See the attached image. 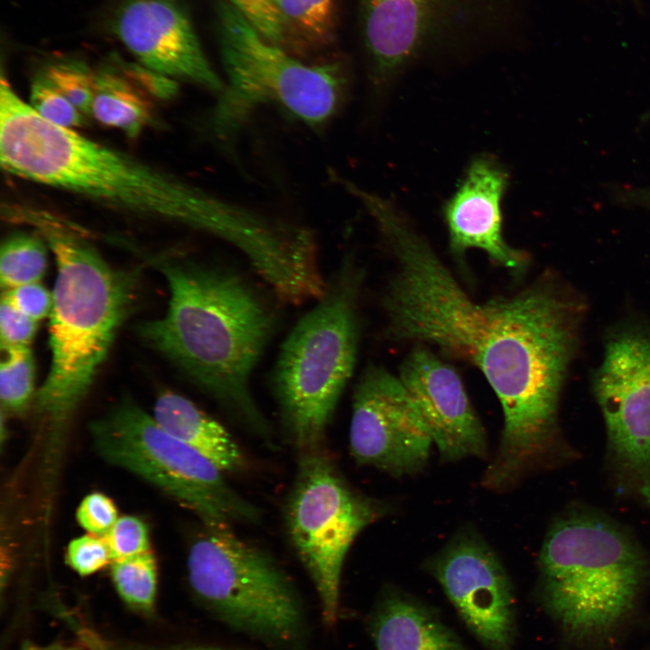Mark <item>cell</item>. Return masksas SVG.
Wrapping results in <instances>:
<instances>
[{
    "instance_id": "obj_1",
    "label": "cell",
    "mask_w": 650,
    "mask_h": 650,
    "mask_svg": "<svg viewBox=\"0 0 650 650\" xmlns=\"http://www.w3.org/2000/svg\"><path fill=\"white\" fill-rule=\"evenodd\" d=\"M380 234L397 262L383 299L390 334L439 347L482 372L504 413L486 475L497 486H515L556 446L580 302L551 277L515 295L475 302L405 214L388 216Z\"/></svg>"
},
{
    "instance_id": "obj_7",
    "label": "cell",
    "mask_w": 650,
    "mask_h": 650,
    "mask_svg": "<svg viewBox=\"0 0 650 650\" xmlns=\"http://www.w3.org/2000/svg\"><path fill=\"white\" fill-rule=\"evenodd\" d=\"M218 33L227 80L213 114L228 139L257 107L274 105L311 127L328 122L345 94L338 64H308L262 37L227 1L218 6Z\"/></svg>"
},
{
    "instance_id": "obj_30",
    "label": "cell",
    "mask_w": 650,
    "mask_h": 650,
    "mask_svg": "<svg viewBox=\"0 0 650 650\" xmlns=\"http://www.w3.org/2000/svg\"><path fill=\"white\" fill-rule=\"evenodd\" d=\"M76 517L88 534L104 535L117 520V508L113 500L103 493L86 496L79 505Z\"/></svg>"
},
{
    "instance_id": "obj_18",
    "label": "cell",
    "mask_w": 650,
    "mask_h": 650,
    "mask_svg": "<svg viewBox=\"0 0 650 650\" xmlns=\"http://www.w3.org/2000/svg\"><path fill=\"white\" fill-rule=\"evenodd\" d=\"M368 628L376 650H469L430 607L404 592L383 596Z\"/></svg>"
},
{
    "instance_id": "obj_14",
    "label": "cell",
    "mask_w": 650,
    "mask_h": 650,
    "mask_svg": "<svg viewBox=\"0 0 650 650\" xmlns=\"http://www.w3.org/2000/svg\"><path fill=\"white\" fill-rule=\"evenodd\" d=\"M108 30L141 65L213 92L224 89L178 0H115Z\"/></svg>"
},
{
    "instance_id": "obj_22",
    "label": "cell",
    "mask_w": 650,
    "mask_h": 650,
    "mask_svg": "<svg viewBox=\"0 0 650 650\" xmlns=\"http://www.w3.org/2000/svg\"><path fill=\"white\" fill-rule=\"evenodd\" d=\"M40 237L17 233L7 237L0 251V283L4 291L40 282L47 266V243Z\"/></svg>"
},
{
    "instance_id": "obj_20",
    "label": "cell",
    "mask_w": 650,
    "mask_h": 650,
    "mask_svg": "<svg viewBox=\"0 0 650 650\" xmlns=\"http://www.w3.org/2000/svg\"><path fill=\"white\" fill-rule=\"evenodd\" d=\"M90 115L130 137L139 135L153 116L150 103L116 59L114 64L95 70Z\"/></svg>"
},
{
    "instance_id": "obj_33",
    "label": "cell",
    "mask_w": 650,
    "mask_h": 650,
    "mask_svg": "<svg viewBox=\"0 0 650 650\" xmlns=\"http://www.w3.org/2000/svg\"><path fill=\"white\" fill-rule=\"evenodd\" d=\"M120 65L127 77L145 93L158 98H171L178 91L175 79L153 71L140 63L132 64L120 60Z\"/></svg>"
},
{
    "instance_id": "obj_10",
    "label": "cell",
    "mask_w": 650,
    "mask_h": 650,
    "mask_svg": "<svg viewBox=\"0 0 650 650\" xmlns=\"http://www.w3.org/2000/svg\"><path fill=\"white\" fill-rule=\"evenodd\" d=\"M301 453L284 506L285 529L315 587L323 621L332 626L338 620L348 552L385 510L383 503L357 491L321 448Z\"/></svg>"
},
{
    "instance_id": "obj_35",
    "label": "cell",
    "mask_w": 650,
    "mask_h": 650,
    "mask_svg": "<svg viewBox=\"0 0 650 650\" xmlns=\"http://www.w3.org/2000/svg\"><path fill=\"white\" fill-rule=\"evenodd\" d=\"M16 650H80L78 646L65 643L38 645L30 641L23 642Z\"/></svg>"
},
{
    "instance_id": "obj_34",
    "label": "cell",
    "mask_w": 650,
    "mask_h": 650,
    "mask_svg": "<svg viewBox=\"0 0 650 650\" xmlns=\"http://www.w3.org/2000/svg\"><path fill=\"white\" fill-rule=\"evenodd\" d=\"M100 650H233L212 645H172L166 646H156L133 643H121L106 639Z\"/></svg>"
},
{
    "instance_id": "obj_17",
    "label": "cell",
    "mask_w": 650,
    "mask_h": 650,
    "mask_svg": "<svg viewBox=\"0 0 650 650\" xmlns=\"http://www.w3.org/2000/svg\"><path fill=\"white\" fill-rule=\"evenodd\" d=\"M508 183V172L496 158L478 155L470 162L442 213L450 248L456 256L461 258L468 249L478 248L497 265L520 274L527 266V255L510 246L503 237L501 204Z\"/></svg>"
},
{
    "instance_id": "obj_4",
    "label": "cell",
    "mask_w": 650,
    "mask_h": 650,
    "mask_svg": "<svg viewBox=\"0 0 650 650\" xmlns=\"http://www.w3.org/2000/svg\"><path fill=\"white\" fill-rule=\"evenodd\" d=\"M38 224L57 275L50 314L51 366L36 404L48 426L51 451L57 452L129 313L139 270L114 268L80 237L48 221Z\"/></svg>"
},
{
    "instance_id": "obj_13",
    "label": "cell",
    "mask_w": 650,
    "mask_h": 650,
    "mask_svg": "<svg viewBox=\"0 0 650 650\" xmlns=\"http://www.w3.org/2000/svg\"><path fill=\"white\" fill-rule=\"evenodd\" d=\"M428 565L462 622L486 650H514L516 618L512 582L479 534L462 530Z\"/></svg>"
},
{
    "instance_id": "obj_15",
    "label": "cell",
    "mask_w": 650,
    "mask_h": 650,
    "mask_svg": "<svg viewBox=\"0 0 650 650\" xmlns=\"http://www.w3.org/2000/svg\"><path fill=\"white\" fill-rule=\"evenodd\" d=\"M476 0H361L363 40L379 91L398 77ZM478 1V0H477Z\"/></svg>"
},
{
    "instance_id": "obj_16",
    "label": "cell",
    "mask_w": 650,
    "mask_h": 650,
    "mask_svg": "<svg viewBox=\"0 0 650 650\" xmlns=\"http://www.w3.org/2000/svg\"><path fill=\"white\" fill-rule=\"evenodd\" d=\"M400 381L416 404L443 460L486 458L484 427L456 370L423 344L404 358Z\"/></svg>"
},
{
    "instance_id": "obj_31",
    "label": "cell",
    "mask_w": 650,
    "mask_h": 650,
    "mask_svg": "<svg viewBox=\"0 0 650 650\" xmlns=\"http://www.w3.org/2000/svg\"><path fill=\"white\" fill-rule=\"evenodd\" d=\"M37 321L14 307L3 294L0 304V339L3 347H29Z\"/></svg>"
},
{
    "instance_id": "obj_27",
    "label": "cell",
    "mask_w": 650,
    "mask_h": 650,
    "mask_svg": "<svg viewBox=\"0 0 650 650\" xmlns=\"http://www.w3.org/2000/svg\"><path fill=\"white\" fill-rule=\"evenodd\" d=\"M268 42L282 47L286 30L280 0H227Z\"/></svg>"
},
{
    "instance_id": "obj_12",
    "label": "cell",
    "mask_w": 650,
    "mask_h": 650,
    "mask_svg": "<svg viewBox=\"0 0 650 650\" xmlns=\"http://www.w3.org/2000/svg\"><path fill=\"white\" fill-rule=\"evenodd\" d=\"M431 433L398 376L370 367L352 402L349 450L357 463L394 477L413 475L426 466Z\"/></svg>"
},
{
    "instance_id": "obj_32",
    "label": "cell",
    "mask_w": 650,
    "mask_h": 650,
    "mask_svg": "<svg viewBox=\"0 0 650 650\" xmlns=\"http://www.w3.org/2000/svg\"><path fill=\"white\" fill-rule=\"evenodd\" d=\"M3 294L14 307L37 322L51 314L52 292L40 282L14 287Z\"/></svg>"
},
{
    "instance_id": "obj_11",
    "label": "cell",
    "mask_w": 650,
    "mask_h": 650,
    "mask_svg": "<svg viewBox=\"0 0 650 650\" xmlns=\"http://www.w3.org/2000/svg\"><path fill=\"white\" fill-rule=\"evenodd\" d=\"M593 389L609 454L650 507V331L627 330L607 342Z\"/></svg>"
},
{
    "instance_id": "obj_28",
    "label": "cell",
    "mask_w": 650,
    "mask_h": 650,
    "mask_svg": "<svg viewBox=\"0 0 650 650\" xmlns=\"http://www.w3.org/2000/svg\"><path fill=\"white\" fill-rule=\"evenodd\" d=\"M104 537L108 544L112 562L151 551L148 526L135 515L118 517Z\"/></svg>"
},
{
    "instance_id": "obj_26",
    "label": "cell",
    "mask_w": 650,
    "mask_h": 650,
    "mask_svg": "<svg viewBox=\"0 0 650 650\" xmlns=\"http://www.w3.org/2000/svg\"><path fill=\"white\" fill-rule=\"evenodd\" d=\"M28 103L42 117L57 125L74 129L85 123V115L41 72L31 85Z\"/></svg>"
},
{
    "instance_id": "obj_24",
    "label": "cell",
    "mask_w": 650,
    "mask_h": 650,
    "mask_svg": "<svg viewBox=\"0 0 650 650\" xmlns=\"http://www.w3.org/2000/svg\"><path fill=\"white\" fill-rule=\"evenodd\" d=\"M334 0H280L286 32L309 43H324L331 35Z\"/></svg>"
},
{
    "instance_id": "obj_5",
    "label": "cell",
    "mask_w": 650,
    "mask_h": 650,
    "mask_svg": "<svg viewBox=\"0 0 650 650\" xmlns=\"http://www.w3.org/2000/svg\"><path fill=\"white\" fill-rule=\"evenodd\" d=\"M538 566L544 608L577 639L611 632L633 608L648 571L644 552L623 529L584 513L551 526Z\"/></svg>"
},
{
    "instance_id": "obj_19",
    "label": "cell",
    "mask_w": 650,
    "mask_h": 650,
    "mask_svg": "<svg viewBox=\"0 0 650 650\" xmlns=\"http://www.w3.org/2000/svg\"><path fill=\"white\" fill-rule=\"evenodd\" d=\"M153 416L168 433L205 456L224 473L246 469V456L230 432L183 395L170 391L160 394Z\"/></svg>"
},
{
    "instance_id": "obj_8",
    "label": "cell",
    "mask_w": 650,
    "mask_h": 650,
    "mask_svg": "<svg viewBox=\"0 0 650 650\" xmlns=\"http://www.w3.org/2000/svg\"><path fill=\"white\" fill-rule=\"evenodd\" d=\"M188 580L198 599L225 624L268 645L296 648L305 615L294 585L266 551L230 525H205L192 540Z\"/></svg>"
},
{
    "instance_id": "obj_2",
    "label": "cell",
    "mask_w": 650,
    "mask_h": 650,
    "mask_svg": "<svg viewBox=\"0 0 650 650\" xmlns=\"http://www.w3.org/2000/svg\"><path fill=\"white\" fill-rule=\"evenodd\" d=\"M165 314L139 326L141 337L270 442L250 377L274 326L272 311L242 277L188 259L159 258Z\"/></svg>"
},
{
    "instance_id": "obj_25",
    "label": "cell",
    "mask_w": 650,
    "mask_h": 650,
    "mask_svg": "<svg viewBox=\"0 0 650 650\" xmlns=\"http://www.w3.org/2000/svg\"><path fill=\"white\" fill-rule=\"evenodd\" d=\"M41 73L79 111L90 115L95 87V70L78 60L51 62Z\"/></svg>"
},
{
    "instance_id": "obj_29",
    "label": "cell",
    "mask_w": 650,
    "mask_h": 650,
    "mask_svg": "<svg viewBox=\"0 0 650 650\" xmlns=\"http://www.w3.org/2000/svg\"><path fill=\"white\" fill-rule=\"evenodd\" d=\"M66 562L80 576L91 575L111 564L112 556L104 535L88 533L70 541Z\"/></svg>"
},
{
    "instance_id": "obj_3",
    "label": "cell",
    "mask_w": 650,
    "mask_h": 650,
    "mask_svg": "<svg viewBox=\"0 0 650 650\" xmlns=\"http://www.w3.org/2000/svg\"><path fill=\"white\" fill-rule=\"evenodd\" d=\"M0 160L14 176L212 236L229 214L228 200L47 121L10 86L0 91Z\"/></svg>"
},
{
    "instance_id": "obj_21",
    "label": "cell",
    "mask_w": 650,
    "mask_h": 650,
    "mask_svg": "<svg viewBox=\"0 0 650 650\" xmlns=\"http://www.w3.org/2000/svg\"><path fill=\"white\" fill-rule=\"evenodd\" d=\"M110 576L118 596L128 608L144 616L153 613L157 594V566L151 551L113 561Z\"/></svg>"
},
{
    "instance_id": "obj_9",
    "label": "cell",
    "mask_w": 650,
    "mask_h": 650,
    "mask_svg": "<svg viewBox=\"0 0 650 650\" xmlns=\"http://www.w3.org/2000/svg\"><path fill=\"white\" fill-rule=\"evenodd\" d=\"M89 429L105 460L157 486L203 525L231 526L259 519L258 509L230 487L218 466L168 433L129 398Z\"/></svg>"
},
{
    "instance_id": "obj_6",
    "label": "cell",
    "mask_w": 650,
    "mask_h": 650,
    "mask_svg": "<svg viewBox=\"0 0 650 650\" xmlns=\"http://www.w3.org/2000/svg\"><path fill=\"white\" fill-rule=\"evenodd\" d=\"M361 274L343 260L324 293L292 328L276 359L272 385L283 424L301 452L321 448L354 371Z\"/></svg>"
},
{
    "instance_id": "obj_23",
    "label": "cell",
    "mask_w": 650,
    "mask_h": 650,
    "mask_svg": "<svg viewBox=\"0 0 650 650\" xmlns=\"http://www.w3.org/2000/svg\"><path fill=\"white\" fill-rule=\"evenodd\" d=\"M0 399L8 413H21L33 393L34 361L29 347H3Z\"/></svg>"
}]
</instances>
